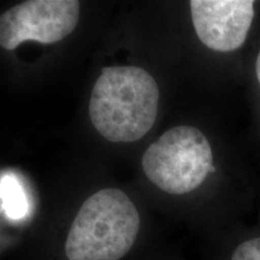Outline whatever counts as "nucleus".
Returning <instances> with one entry per match:
<instances>
[{
  "mask_svg": "<svg viewBox=\"0 0 260 260\" xmlns=\"http://www.w3.org/2000/svg\"><path fill=\"white\" fill-rule=\"evenodd\" d=\"M159 95L155 80L141 68H105L90 94V121L109 141H138L154 124Z\"/></svg>",
  "mask_w": 260,
  "mask_h": 260,
  "instance_id": "obj_1",
  "label": "nucleus"
},
{
  "mask_svg": "<svg viewBox=\"0 0 260 260\" xmlns=\"http://www.w3.org/2000/svg\"><path fill=\"white\" fill-rule=\"evenodd\" d=\"M140 214L128 195L106 188L84 201L67 241L69 260H119L134 246Z\"/></svg>",
  "mask_w": 260,
  "mask_h": 260,
  "instance_id": "obj_2",
  "label": "nucleus"
},
{
  "mask_svg": "<svg viewBox=\"0 0 260 260\" xmlns=\"http://www.w3.org/2000/svg\"><path fill=\"white\" fill-rule=\"evenodd\" d=\"M212 149L203 133L180 125L165 132L142 157L146 176L159 189L182 195L197 189L213 171Z\"/></svg>",
  "mask_w": 260,
  "mask_h": 260,
  "instance_id": "obj_3",
  "label": "nucleus"
},
{
  "mask_svg": "<svg viewBox=\"0 0 260 260\" xmlns=\"http://www.w3.org/2000/svg\"><path fill=\"white\" fill-rule=\"evenodd\" d=\"M76 0H30L0 15V46L12 51L34 40L56 44L74 31L80 18Z\"/></svg>",
  "mask_w": 260,
  "mask_h": 260,
  "instance_id": "obj_4",
  "label": "nucleus"
},
{
  "mask_svg": "<svg viewBox=\"0 0 260 260\" xmlns=\"http://www.w3.org/2000/svg\"><path fill=\"white\" fill-rule=\"evenodd\" d=\"M191 21L198 38L217 52H232L246 41L254 18L252 0H191Z\"/></svg>",
  "mask_w": 260,
  "mask_h": 260,
  "instance_id": "obj_5",
  "label": "nucleus"
},
{
  "mask_svg": "<svg viewBox=\"0 0 260 260\" xmlns=\"http://www.w3.org/2000/svg\"><path fill=\"white\" fill-rule=\"evenodd\" d=\"M0 201L3 210L10 219L18 220L28 214L27 195L19 181L12 175H6L0 180Z\"/></svg>",
  "mask_w": 260,
  "mask_h": 260,
  "instance_id": "obj_6",
  "label": "nucleus"
},
{
  "mask_svg": "<svg viewBox=\"0 0 260 260\" xmlns=\"http://www.w3.org/2000/svg\"><path fill=\"white\" fill-rule=\"evenodd\" d=\"M230 260H260V236L240 243Z\"/></svg>",
  "mask_w": 260,
  "mask_h": 260,
  "instance_id": "obj_7",
  "label": "nucleus"
},
{
  "mask_svg": "<svg viewBox=\"0 0 260 260\" xmlns=\"http://www.w3.org/2000/svg\"><path fill=\"white\" fill-rule=\"evenodd\" d=\"M255 73H256V79H258L259 83H260V52L258 54V58H256V63H255Z\"/></svg>",
  "mask_w": 260,
  "mask_h": 260,
  "instance_id": "obj_8",
  "label": "nucleus"
}]
</instances>
